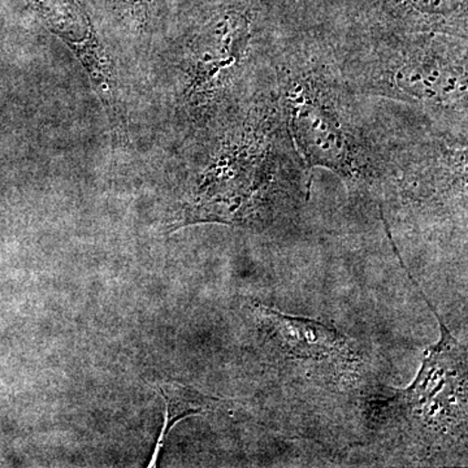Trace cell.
Returning a JSON list of instances; mask_svg holds the SVG:
<instances>
[{"mask_svg":"<svg viewBox=\"0 0 468 468\" xmlns=\"http://www.w3.org/2000/svg\"><path fill=\"white\" fill-rule=\"evenodd\" d=\"M43 23L72 50L84 66L111 122L116 116L115 79L112 67L90 18L79 0H29Z\"/></svg>","mask_w":468,"mask_h":468,"instance_id":"ba28073f","label":"cell"},{"mask_svg":"<svg viewBox=\"0 0 468 468\" xmlns=\"http://www.w3.org/2000/svg\"><path fill=\"white\" fill-rule=\"evenodd\" d=\"M254 313L264 366L277 369L279 377H307L320 387H338L343 392L362 385L365 356L340 331L264 304H257Z\"/></svg>","mask_w":468,"mask_h":468,"instance_id":"8992f818","label":"cell"},{"mask_svg":"<svg viewBox=\"0 0 468 468\" xmlns=\"http://www.w3.org/2000/svg\"><path fill=\"white\" fill-rule=\"evenodd\" d=\"M318 29L356 94L402 104L468 133V38Z\"/></svg>","mask_w":468,"mask_h":468,"instance_id":"277c9868","label":"cell"},{"mask_svg":"<svg viewBox=\"0 0 468 468\" xmlns=\"http://www.w3.org/2000/svg\"><path fill=\"white\" fill-rule=\"evenodd\" d=\"M275 77L289 134L306 168L331 171L351 197L377 203L384 159L374 101L347 84L318 29L285 33Z\"/></svg>","mask_w":468,"mask_h":468,"instance_id":"7a4b0ae2","label":"cell"},{"mask_svg":"<svg viewBox=\"0 0 468 468\" xmlns=\"http://www.w3.org/2000/svg\"><path fill=\"white\" fill-rule=\"evenodd\" d=\"M399 260L439 320L440 340L428 349L418 377L408 388L369 399V419L392 448L411 460L433 461L466 452L467 349Z\"/></svg>","mask_w":468,"mask_h":468,"instance_id":"5b68a950","label":"cell"},{"mask_svg":"<svg viewBox=\"0 0 468 468\" xmlns=\"http://www.w3.org/2000/svg\"><path fill=\"white\" fill-rule=\"evenodd\" d=\"M194 18L176 54V113L199 131L275 82L288 30L277 0H218Z\"/></svg>","mask_w":468,"mask_h":468,"instance_id":"3957f363","label":"cell"},{"mask_svg":"<svg viewBox=\"0 0 468 468\" xmlns=\"http://www.w3.org/2000/svg\"><path fill=\"white\" fill-rule=\"evenodd\" d=\"M113 2L117 11L137 27L146 26L151 9L155 5V0H113Z\"/></svg>","mask_w":468,"mask_h":468,"instance_id":"8fae6325","label":"cell"},{"mask_svg":"<svg viewBox=\"0 0 468 468\" xmlns=\"http://www.w3.org/2000/svg\"><path fill=\"white\" fill-rule=\"evenodd\" d=\"M160 393L165 402V426L156 443L155 451H154L153 460H151L149 467H155L158 461L159 452L163 443L167 439L168 432L171 428L181 419L190 417V415L201 414V412L208 411L217 406L218 399H208L198 392L185 388L184 385L172 383L162 384Z\"/></svg>","mask_w":468,"mask_h":468,"instance_id":"9c48e42d","label":"cell"},{"mask_svg":"<svg viewBox=\"0 0 468 468\" xmlns=\"http://www.w3.org/2000/svg\"><path fill=\"white\" fill-rule=\"evenodd\" d=\"M197 138L177 227L223 223L267 233L295 226L310 198L311 175L292 144L275 82Z\"/></svg>","mask_w":468,"mask_h":468,"instance_id":"6da1fadb","label":"cell"},{"mask_svg":"<svg viewBox=\"0 0 468 468\" xmlns=\"http://www.w3.org/2000/svg\"><path fill=\"white\" fill-rule=\"evenodd\" d=\"M318 27L354 32L439 33L468 38V0H341Z\"/></svg>","mask_w":468,"mask_h":468,"instance_id":"52a82bcc","label":"cell"},{"mask_svg":"<svg viewBox=\"0 0 468 468\" xmlns=\"http://www.w3.org/2000/svg\"><path fill=\"white\" fill-rule=\"evenodd\" d=\"M329 0H277L288 32L314 29L322 20Z\"/></svg>","mask_w":468,"mask_h":468,"instance_id":"30bf717a","label":"cell"}]
</instances>
